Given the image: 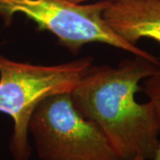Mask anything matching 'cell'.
Instances as JSON below:
<instances>
[{
    "instance_id": "obj_1",
    "label": "cell",
    "mask_w": 160,
    "mask_h": 160,
    "mask_svg": "<svg viewBox=\"0 0 160 160\" xmlns=\"http://www.w3.org/2000/svg\"><path fill=\"white\" fill-rule=\"evenodd\" d=\"M157 65L139 56L117 67L92 64L70 92L76 109L98 126L121 160L153 158L159 144L160 118L154 106L135 99L140 83Z\"/></svg>"
},
{
    "instance_id": "obj_2",
    "label": "cell",
    "mask_w": 160,
    "mask_h": 160,
    "mask_svg": "<svg viewBox=\"0 0 160 160\" xmlns=\"http://www.w3.org/2000/svg\"><path fill=\"white\" fill-rule=\"evenodd\" d=\"M92 64L91 56L39 65L13 61L0 53V112L13 121L9 145L13 160L31 157L29 123L37 106L52 94L71 92Z\"/></svg>"
},
{
    "instance_id": "obj_3",
    "label": "cell",
    "mask_w": 160,
    "mask_h": 160,
    "mask_svg": "<svg viewBox=\"0 0 160 160\" xmlns=\"http://www.w3.org/2000/svg\"><path fill=\"white\" fill-rule=\"evenodd\" d=\"M109 0L94 4H73L66 0H0V18L7 26L17 13L33 21L38 30L56 37L59 45L78 54L90 43H102L142 57L155 64L159 58L121 38L103 18Z\"/></svg>"
},
{
    "instance_id": "obj_4",
    "label": "cell",
    "mask_w": 160,
    "mask_h": 160,
    "mask_svg": "<svg viewBox=\"0 0 160 160\" xmlns=\"http://www.w3.org/2000/svg\"><path fill=\"white\" fill-rule=\"evenodd\" d=\"M42 160H121L102 130L73 104L70 92L46 98L29 123Z\"/></svg>"
},
{
    "instance_id": "obj_5",
    "label": "cell",
    "mask_w": 160,
    "mask_h": 160,
    "mask_svg": "<svg viewBox=\"0 0 160 160\" xmlns=\"http://www.w3.org/2000/svg\"><path fill=\"white\" fill-rule=\"evenodd\" d=\"M103 18L121 38L135 45L142 38L160 44V0H109Z\"/></svg>"
},
{
    "instance_id": "obj_6",
    "label": "cell",
    "mask_w": 160,
    "mask_h": 160,
    "mask_svg": "<svg viewBox=\"0 0 160 160\" xmlns=\"http://www.w3.org/2000/svg\"><path fill=\"white\" fill-rule=\"evenodd\" d=\"M142 88L160 118V62L156 66L154 72L143 79Z\"/></svg>"
},
{
    "instance_id": "obj_7",
    "label": "cell",
    "mask_w": 160,
    "mask_h": 160,
    "mask_svg": "<svg viewBox=\"0 0 160 160\" xmlns=\"http://www.w3.org/2000/svg\"><path fill=\"white\" fill-rule=\"evenodd\" d=\"M153 160H160V142L158 146V149L155 152L154 157H153Z\"/></svg>"
},
{
    "instance_id": "obj_8",
    "label": "cell",
    "mask_w": 160,
    "mask_h": 160,
    "mask_svg": "<svg viewBox=\"0 0 160 160\" xmlns=\"http://www.w3.org/2000/svg\"><path fill=\"white\" fill-rule=\"evenodd\" d=\"M66 1H68L69 3H73V4H83V3H85V2H87V1H90V0H66Z\"/></svg>"
},
{
    "instance_id": "obj_9",
    "label": "cell",
    "mask_w": 160,
    "mask_h": 160,
    "mask_svg": "<svg viewBox=\"0 0 160 160\" xmlns=\"http://www.w3.org/2000/svg\"><path fill=\"white\" fill-rule=\"evenodd\" d=\"M129 160H146V159H144V158H142V157H135V158H131V159H129Z\"/></svg>"
}]
</instances>
